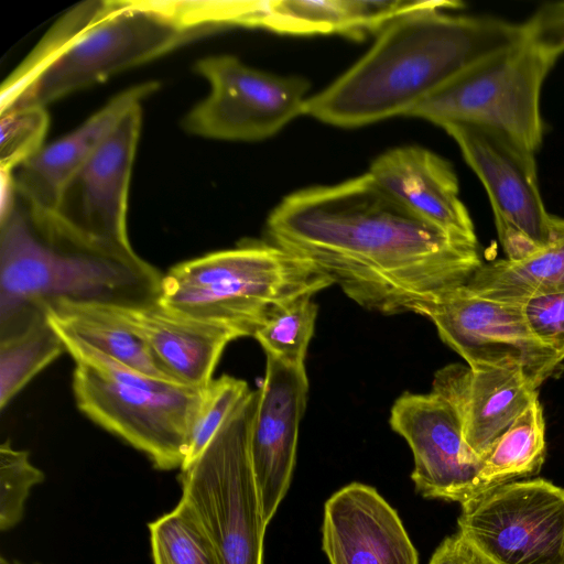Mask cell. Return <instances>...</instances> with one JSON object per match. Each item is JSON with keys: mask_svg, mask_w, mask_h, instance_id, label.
Returning a JSON list of instances; mask_svg holds the SVG:
<instances>
[{"mask_svg": "<svg viewBox=\"0 0 564 564\" xmlns=\"http://www.w3.org/2000/svg\"><path fill=\"white\" fill-rule=\"evenodd\" d=\"M270 242L307 261L364 308L413 313L465 284L482 264L478 242L421 219L367 172L284 197L267 220Z\"/></svg>", "mask_w": 564, "mask_h": 564, "instance_id": "obj_1", "label": "cell"}, {"mask_svg": "<svg viewBox=\"0 0 564 564\" xmlns=\"http://www.w3.org/2000/svg\"><path fill=\"white\" fill-rule=\"evenodd\" d=\"M459 6L437 0L390 22L358 62L307 98L304 116L340 128L408 116L473 64L525 40L522 24L444 12Z\"/></svg>", "mask_w": 564, "mask_h": 564, "instance_id": "obj_2", "label": "cell"}, {"mask_svg": "<svg viewBox=\"0 0 564 564\" xmlns=\"http://www.w3.org/2000/svg\"><path fill=\"white\" fill-rule=\"evenodd\" d=\"M213 33L185 1L91 0L66 12L3 82L0 115L44 107Z\"/></svg>", "mask_w": 564, "mask_h": 564, "instance_id": "obj_3", "label": "cell"}, {"mask_svg": "<svg viewBox=\"0 0 564 564\" xmlns=\"http://www.w3.org/2000/svg\"><path fill=\"white\" fill-rule=\"evenodd\" d=\"M332 285L307 261L270 241L248 240L172 267L158 301L189 318L253 336L276 306Z\"/></svg>", "mask_w": 564, "mask_h": 564, "instance_id": "obj_4", "label": "cell"}, {"mask_svg": "<svg viewBox=\"0 0 564 564\" xmlns=\"http://www.w3.org/2000/svg\"><path fill=\"white\" fill-rule=\"evenodd\" d=\"M75 360L76 405L163 470L182 468L206 388L139 372L55 329Z\"/></svg>", "mask_w": 564, "mask_h": 564, "instance_id": "obj_5", "label": "cell"}, {"mask_svg": "<svg viewBox=\"0 0 564 564\" xmlns=\"http://www.w3.org/2000/svg\"><path fill=\"white\" fill-rule=\"evenodd\" d=\"M0 228V324L57 299L126 303L159 295L163 274L149 262L47 242L17 205Z\"/></svg>", "mask_w": 564, "mask_h": 564, "instance_id": "obj_6", "label": "cell"}, {"mask_svg": "<svg viewBox=\"0 0 564 564\" xmlns=\"http://www.w3.org/2000/svg\"><path fill=\"white\" fill-rule=\"evenodd\" d=\"M258 401L250 390L204 451L181 468V500L192 510L219 564H263V520L249 452Z\"/></svg>", "mask_w": 564, "mask_h": 564, "instance_id": "obj_7", "label": "cell"}, {"mask_svg": "<svg viewBox=\"0 0 564 564\" xmlns=\"http://www.w3.org/2000/svg\"><path fill=\"white\" fill-rule=\"evenodd\" d=\"M555 62L523 40L473 64L408 117L441 128L465 124L495 130L534 154L543 140L541 89Z\"/></svg>", "mask_w": 564, "mask_h": 564, "instance_id": "obj_8", "label": "cell"}, {"mask_svg": "<svg viewBox=\"0 0 564 564\" xmlns=\"http://www.w3.org/2000/svg\"><path fill=\"white\" fill-rule=\"evenodd\" d=\"M142 126L132 107L65 186L50 219L33 227L47 242L129 263L143 260L127 230L129 186Z\"/></svg>", "mask_w": 564, "mask_h": 564, "instance_id": "obj_9", "label": "cell"}, {"mask_svg": "<svg viewBox=\"0 0 564 564\" xmlns=\"http://www.w3.org/2000/svg\"><path fill=\"white\" fill-rule=\"evenodd\" d=\"M457 523L491 564H564V488L545 479L492 487L462 505Z\"/></svg>", "mask_w": 564, "mask_h": 564, "instance_id": "obj_10", "label": "cell"}, {"mask_svg": "<svg viewBox=\"0 0 564 564\" xmlns=\"http://www.w3.org/2000/svg\"><path fill=\"white\" fill-rule=\"evenodd\" d=\"M195 70L209 83L210 90L182 122L192 134L258 141L304 115L310 84L302 77L265 73L232 55L202 58Z\"/></svg>", "mask_w": 564, "mask_h": 564, "instance_id": "obj_11", "label": "cell"}, {"mask_svg": "<svg viewBox=\"0 0 564 564\" xmlns=\"http://www.w3.org/2000/svg\"><path fill=\"white\" fill-rule=\"evenodd\" d=\"M413 313L429 318L473 369L516 368L538 389L564 360L533 335L522 304L481 297L465 284Z\"/></svg>", "mask_w": 564, "mask_h": 564, "instance_id": "obj_12", "label": "cell"}, {"mask_svg": "<svg viewBox=\"0 0 564 564\" xmlns=\"http://www.w3.org/2000/svg\"><path fill=\"white\" fill-rule=\"evenodd\" d=\"M487 191L507 259H524L552 238L538 181L534 154L490 129L448 124L443 128Z\"/></svg>", "mask_w": 564, "mask_h": 564, "instance_id": "obj_13", "label": "cell"}, {"mask_svg": "<svg viewBox=\"0 0 564 564\" xmlns=\"http://www.w3.org/2000/svg\"><path fill=\"white\" fill-rule=\"evenodd\" d=\"M389 423L409 444L419 495L462 505L487 491L484 458L466 443L460 421L440 394L404 392L393 403Z\"/></svg>", "mask_w": 564, "mask_h": 564, "instance_id": "obj_14", "label": "cell"}, {"mask_svg": "<svg viewBox=\"0 0 564 564\" xmlns=\"http://www.w3.org/2000/svg\"><path fill=\"white\" fill-rule=\"evenodd\" d=\"M307 394L305 365L293 366L267 356L249 435L250 460L267 524L291 484Z\"/></svg>", "mask_w": 564, "mask_h": 564, "instance_id": "obj_15", "label": "cell"}, {"mask_svg": "<svg viewBox=\"0 0 564 564\" xmlns=\"http://www.w3.org/2000/svg\"><path fill=\"white\" fill-rule=\"evenodd\" d=\"M158 88L156 82H145L119 93L78 128L44 145L13 172L15 194L35 227L50 219L67 183L122 117Z\"/></svg>", "mask_w": 564, "mask_h": 564, "instance_id": "obj_16", "label": "cell"}, {"mask_svg": "<svg viewBox=\"0 0 564 564\" xmlns=\"http://www.w3.org/2000/svg\"><path fill=\"white\" fill-rule=\"evenodd\" d=\"M322 532L330 564H419L395 510L365 484L351 482L326 501Z\"/></svg>", "mask_w": 564, "mask_h": 564, "instance_id": "obj_17", "label": "cell"}, {"mask_svg": "<svg viewBox=\"0 0 564 564\" xmlns=\"http://www.w3.org/2000/svg\"><path fill=\"white\" fill-rule=\"evenodd\" d=\"M147 345L176 381L207 387L225 347L238 332L189 318L162 305L158 297L126 303L104 302Z\"/></svg>", "mask_w": 564, "mask_h": 564, "instance_id": "obj_18", "label": "cell"}, {"mask_svg": "<svg viewBox=\"0 0 564 564\" xmlns=\"http://www.w3.org/2000/svg\"><path fill=\"white\" fill-rule=\"evenodd\" d=\"M432 391L455 410L466 443L481 458L539 398L538 389L519 369H473L462 364L437 370Z\"/></svg>", "mask_w": 564, "mask_h": 564, "instance_id": "obj_19", "label": "cell"}, {"mask_svg": "<svg viewBox=\"0 0 564 564\" xmlns=\"http://www.w3.org/2000/svg\"><path fill=\"white\" fill-rule=\"evenodd\" d=\"M368 173L421 219L455 238L478 242L459 198L456 173L440 155L421 147H400L378 156Z\"/></svg>", "mask_w": 564, "mask_h": 564, "instance_id": "obj_20", "label": "cell"}, {"mask_svg": "<svg viewBox=\"0 0 564 564\" xmlns=\"http://www.w3.org/2000/svg\"><path fill=\"white\" fill-rule=\"evenodd\" d=\"M429 4L422 0L248 1L246 28L294 35L337 33L358 40Z\"/></svg>", "mask_w": 564, "mask_h": 564, "instance_id": "obj_21", "label": "cell"}, {"mask_svg": "<svg viewBox=\"0 0 564 564\" xmlns=\"http://www.w3.org/2000/svg\"><path fill=\"white\" fill-rule=\"evenodd\" d=\"M42 307L55 329L72 335L139 372L174 380L143 340L120 322L104 302L57 299Z\"/></svg>", "mask_w": 564, "mask_h": 564, "instance_id": "obj_22", "label": "cell"}, {"mask_svg": "<svg viewBox=\"0 0 564 564\" xmlns=\"http://www.w3.org/2000/svg\"><path fill=\"white\" fill-rule=\"evenodd\" d=\"M465 286L481 297L514 304L564 293V219L552 216V238L545 248L517 261L482 262Z\"/></svg>", "mask_w": 564, "mask_h": 564, "instance_id": "obj_23", "label": "cell"}, {"mask_svg": "<svg viewBox=\"0 0 564 564\" xmlns=\"http://www.w3.org/2000/svg\"><path fill=\"white\" fill-rule=\"evenodd\" d=\"M0 409L66 351L64 341L36 307L0 324Z\"/></svg>", "mask_w": 564, "mask_h": 564, "instance_id": "obj_24", "label": "cell"}, {"mask_svg": "<svg viewBox=\"0 0 564 564\" xmlns=\"http://www.w3.org/2000/svg\"><path fill=\"white\" fill-rule=\"evenodd\" d=\"M545 422L539 398L513 421L484 457L488 489L539 473L545 458Z\"/></svg>", "mask_w": 564, "mask_h": 564, "instance_id": "obj_25", "label": "cell"}, {"mask_svg": "<svg viewBox=\"0 0 564 564\" xmlns=\"http://www.w3.org/2000/svg\"><path fill=\"white\" fill-rule=\"evenodd\" d=\"M313 294H304L276 306L253 336L265 355L282 362L303 366L317 316Z\"/></svg>", "mask_w": 564, "mask_h": 564, "instance_id": "obj_26", "label": "cell"}, {"mask_svg": "<svg viewBox=\"0 0 564 564\" xmlns=\"http://www.w3.org/2000/svg\"><path fill=\"white\" fill-rule=\"evenodd\" d=\"M154 564H219L192 510L180 500L149 524Z\"/></svg>", "mask_w": 564, "mask_h": 564, "instance_id": "obj_27", "label": "cell"}, {"mask_svg": "<svg viewBox=\"0 0 564 564\" xmlns=\"http://www.w3.org/2000/svg\"><path fill=\"white\" fill-rule=\"evenodd\" d=\"M48 126L50 117L44 107H20L1 113V173L13 174L41 150Z\"/></svg>", "mask_w": 564, "mask_h": 564, "instance_id": "obj_28", "label": "cell"}, {"mask_svg": "<svg viewBox=\"0 0 564 564\" xmlns=\"http://www.w3.org/2000/svg\"><path fill=\"white\" fill-rule=\"evenodd\" d=\"M45 476L29 458V453L15 449L7 440L0 446V529L17 525L23 516L24 505L33 486Z\"/></svg>", "mask_w": 564, "mask_h": 564, "instance_id": "obj_29", "label": "cell"}, {"mask_svg": "<svg viewBox=\"0 0 564 564\" xmlns=\"http://www.w3.org/2000/svg\"><path fill=\"white\" fill-rule=\"evenodd\" d=\"M250 391L246 381L221 376L213 379L193 429L187 458L184 466L193 462L212 441L236 405Z\"/></svg>", "mask_w": 564, "mask_h": 564, "instance_id": "obj_30", "label": "cell"}, {"mask_svg": "<svg viewBox=\"0 0 564 564\" xmlns=\"http://www.w3.org/2000/svg\"><path fill=\"white\" fill-rule=\"evenodd\" d=\"M522 305L533 335L564 359V293L534 297Z\"/></svg>", "mask_w": 564, "mask_h": 564, "instance_id": "obj_31", "label": "cell"}, {"mask_svg": "<svg viewBox=\"0 0 564 564\" xmlns=\"http://www.w3.org/2000/svg\"><path fill=\"white\" fill-rule=\"evenodd\" d=\"M522 26L525 40L542 53L556 59L564 53V1L541 6Z\"/></svg>", "mask_w": 564, "mask_h": 564, "instance_id": "obj_32", "label": "cell"}, {"mask_svg": "<svg viewBox=\"0 0 564 564\" xmlns=\"http://www.w3.org/2000/svg\"><path fill=\"white\" fill-rule=\"evenodd\" d=\"M430 564H491L459 532L443 540L433 553Z\"/></svg>", "mask_w": 564, "mask_h": 564, "instance_id": "obj_33", "label": "cell"}, {"mask_svg": "<svg viewBox=\"0 0 564 564\" xmlns=\"http://www.w3.org/2000/svg\"><path fill=\"white\" fill-rule=\"evenodd\" d=\"M0 564H23V563L15 561V560L7 558L6 556L1 555Z\"/></svg>", "mask_w": 564, "mask_h": 564, "instance_id": "obj_34", "label": "cell"}, {"mask_svg": "<svg viewBox=\"0 0 564 564\" xmlns=\"http://www.w3.org/2000/svg\"><path fill=\"white\" fill-rule=\"evenodd\" d=\"M32 564H42V563H32Z\"/></svg>", "mask_w": 564, "mask_h": 564, "instance_id": "obj_35", "label": "cell"}]
</instances>
